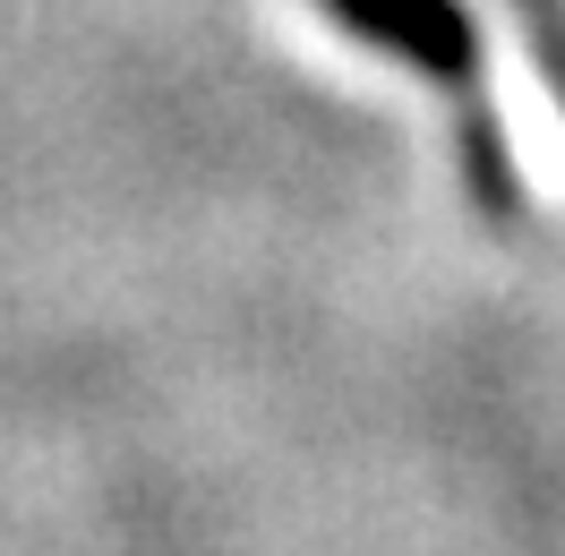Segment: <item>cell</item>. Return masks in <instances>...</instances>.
Wrapping results in <instances>:
<instances>
[{
    "instance_id": "cell-1",
    "label": "cell",
    "mask_w": 565,
    "mask_h": 556,
    "mask_svg": "<svg viewBox=\"0 0 565 556\" xmlns=\"http://www.w3.org/2000/svg\"><path fill=\"white\" fill-rule=\"evenodd\" d=\"M326 18L352 43L386 52V61H412L420 77H446V86H480V26L462 0H318Z\"/></svg>"
}]
</instances>
